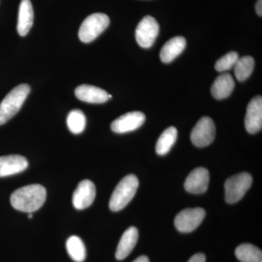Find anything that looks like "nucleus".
Here are the masks:
<instances>
[{
  "label": "nucleus",
  "instance_id": "f257e3e1",
  "mask_svg": "<svg viewBox=\"0 0 262 262\" xmlns=\"http://www.w3.org/2000/svg\"><path fill=\"white\" fill-rule=\"evenodd\" d=\"M46 196V188L39 184H32L15 190L10 196V203L15 209L31 213L43 206Z\"/></svg>",
  "mask_w": 262,
  "mask_h": 262
},
{
  "label": "nucleus",
  "instance_id": "f03ea898",
  "mask_svg": "<svg viewBox=\"0 0 262 262\" xmlns=\"http://www.w3.org/2000/svg\"><path fill=\"white\" fill-rule=\"evenodd\" d=\"M30 91L29 84H19L5 96L0 103V125H4L18 113Z\"/></svg>",
  "mask_w": 262,
  "mask_h": 262
},
{
  "label": "nucleus",
  "instance_id": "7ed1b4c3",
  "mask_svg": "<svg viewBox=\"0 0 262 262\" xmlns=\"http://www.w3.org/2000/svg\"><path fill=\"white\" fill-rule=\"evenodd\" d=\"M139 184V179L134 174L124 177L117 184L110 198V210L120 211L127 206L135 196Z\"/></svg>",
  "mask_w": 262,
  "mask_h": 262
},
{
  "label": "nucleus",
  "instance_id": "20e7f679",
  "mask_svg": "<svg viewBox=\"0 0 262 262\" xmlns=\"http://www.w3.org/2000/svg\"><path fill=\"white\" fill-rule=\"evenodd\" d=\"M110 23V18L104 13H97L89 15L81 24L79 38L82 42H92L106 30Z\"/></svg>",
  "mask_w": 262,
  "mask_h": 262
},
{
  "label": "nucleus",
  "instance_id": "39448f33",
  "mask_svg": "<svg viewBox=\"0 0 262 262\" xmlns=\"http://www.w3.org/2000/svg\"><path fill=\"white\" fill-rule=\"evenodd\" d=\"M252 177L248 173H241L227 179L225 182V200L229 204L241 201L252 185Z\"/></svg>",
  "mask_w": 262,
  "mask_h": 262
},
{
  "label": "nucleus",
  "instance_id": "423d86ee",
  "mask_svg": "<svg viewBox=\"0 0 262 262\" xmlns=\"http://www.w3.org/2000/svg\"><path fill=\"white\" fill-rule=\"evenodd\" d=\"M159 32V24L156 19L151 15H146L136 27V42L141 48H151L156 40Z\"/></svg>",
  "mask_w": 262,
  "mask_h": 262
},
{
  "label": "nucleus",
  "instance_id": "0eeeda50",
  "mask_svg": "<svg viewBox=\"0 0 262 262\" xmlns=\"http://www.w3.org/2000/svg\"><path fill=\"white\" fill-rule=\"evenodd\" d=\"M206 211L203 208H187L177 214L175 226L179 232L189 233L195 230L204 220Z\"/></svg>",
  "mask_w": 262,
  "mask_h": 262
},
{
  "label": "nucleus",
  "instance_id": "6e6552de",
  "mask_svg": "<svg viewBox=\"0 0 262 262\" xmlns=\"http://www.w3.org/2000/svg\"><path fill=\"white\" fill-rule=\"evenodd\" d=\"M215 136L214 122L209 117H202L191 133V141L198 147L210 145Z\"/></svg>",
  "mask_w": 262,
  "mask_h": 262
},
{
  "label": "nucleus",
  "instance_id": "1a4fd4ad",
  "mask_svg": "<svg viewBox=\"0 0 262 262\" xmlns=\"http://www.w3.org/2000/svg\"><path fill=\"white\" fill-rule=\"evenodd\" d=\"M96 191L94 183L90 180H83L79 183L72 196V203L76 209L83 210L89 208L94 203Z\"/></svg>",
  "mask_w": 262,
  "mask_h": 262
},
{
  "label": "nucleus",
  "instance_id": "9d476101",
  "mask_svg": "<svg viewBox=\"0 0 262 262\" xmlns=\"http://www.w3.org/2000/svg\"><path fill=\"white\" fill-rule=\"evenodd\" d=\"M145 120V115L141 112H131L122 115L113 121L111 128L116 134H125L140 127Z\"/></svg>",
  "mask_w": 262,
  "mask_h": 262
},
{
  "label": "nucleus",
  "instance_id": "9b49d317",
  "mask_svg": "<svg viewBox=\"0 0 262 262\" xmlns=\"http://www.w3.org/2000/svg\"><path fill=\"white\" fill-rule=\"evenodd\" d=\"M245 126L249 134L259 132L262 127V98L261 96L252 98L248 103Z\"/></svg>",
  "mask_w": 262,
  "mask_h": 262
},
{
  "label": "nucleus",
  "instance_id": "f8f14e48",
  "mask_svg": "<svg viewBox=\"0 0 262 262\" xmlns=\"http://www.w3.org/2000/svg\"><path fill=\"white\" fill-rule=\"evenodd\" d=\"M209 179V172L206 168L194 169L186 179L184 188L188 192L202 194L208 189Z\"/></svg>",
  "mask_w": 262,
  "mask_h": 262
},
{
  "label": "nucleus",
  "instance_id": "ddd939ff",
  "mask_svg": "<svg viewBox=\"0 0 262 262\" xmlns=\"http://www.w3.org/2000/svg\"><path fill=\"white\" fill-rule=\"evenodd\" d=\"M27 160L21 155H11L0 157V177H9L21 173L28 168Z\"/></svg>",
  "mask_w": 262,
  "mask_h": 262
},
{
  "label": "nucleus",
  "instance_id": "4468645a",
  "mask_svg": "<svg viewBox=\"0 0 262 262\" xmlns=\"http://www.w3.org/2000/svg\"><path fill=\"white\" fill-rule=\"evenodd\" d=\"M75 96L80 101L91 103H105L112 98L104 90L90 84L78 86L75 89Z\"/></svg>",
  "mask_w": 262,
  "mask_h": 262
},
{
  "label": "nucleus",
  "instance_id": "2eb2a0df",
  "mask_svg": "<svg viewBox=\"0 0 262 262\" xmlns=\"http://www.w3.org/2000/svg\"><path fill=\"white\" fill-rule=\"evenodd\" d=\"M139 239V232L135 227H130L122 234L117 246L115 256L117 260H123L135 248Z\"/></svg>",
  "mask_w": 262,
  "mask_h": 262
},
{
  "label": "nucleus",
  "instance_id": "dca6fc26",
  "mask_svg": "<svg viewBox=\"0 0 262 262\" xmlns=\"http://www.w3.org/2000/svg\"><path fill=\"white\" fill-rule=\"evenodd\" d=\"M34 22V10L30 0H21L19 6L17 30L19 35H27Z\"/></svg>",
  "mask_w": 262,
  "mask_h": 262
},
{
  "label": "nucleus",
  "instance_id": "f3484780",
  "mask_svg": "<svg viewBox=\"0 0 262 262\" xmlns=\"http://www.w3.org/2000/svg\"><path fill=\"white\" fill-rule=\"evenodd\" d=\"M186 46L187 42L184 37L179 36L169 39L160 51V59L163 63H170L184 51Z\"/></svg>",
  "mask_w": 262,
  "mask_h": 262
},
{
  "label": "nucleus",
  "instance_id": "a211bd4d",
  "mask_svg": "<svg viewBox=\"0 0 262 262\" xmlns=\"http://www.w3.org/2000/svg\"><path fill=\"white\" fill-rule=\"evenodd\" d=\"M234 89L233 77L229 74H222L215 79L211 86V94L215 99L222 100L228 97Z\"/></svg>",
  "mask_w": 262,
  "mask_h": 262
},
{
  "label": "nucleus",
  "instance_id": "6ab92c4d",
  "mask_svg": "<svg viewBox=\"0 0 262 262\" xmlns=\"http://www.w3.org/2000/svg\"><path fill=\"white\" fill-rule=\"evenodd\" d=\"M178 131L175 127H169L163 131L157 141L156 151L159 155H165L169 152L177 141Z\"/></svg>",
  "mask_w": 262,
  "mask_h": 262
},
{
  "label": "nucleus",
  "instance_id": "aec40b11",
  "mask_svg": "<svg viewBox=\"0 0 262 262\" xmlns=\"http://www.w3.org/2000/svg\"><path fill=\"white\" fill-rule=\"evenodd\" d=\"M235 256L241 262H262V252L252 244L239 245L236 248Z\"/></svg>",
  "mask_w": 262,
  "mask_h": 262
},
{
  "label": "nucleus",
  "instance_id": "412c9836",
  "mask_svg": "<svg viewBox=\"0 0 262 262\" xmlns=\"http://www.w3.org/2000/svg\"><path fill=\"white\" fill-rule=\"evenodd\" d=\"M66 248L71 258L75 262H82L85 259V246L82 239L77 236H72L67 239Z\"/></svg>",
  "mask_w": 262,
  "mask_h": 262
},
{
  "label": "nucleus",
  "instance_id": "4be33fe9",
  "mask_svg": "<svg viewBox=\"0 0 262 262\" xmlns=\"http://www.w3.org/2000/svg\"><path fill=\"white\" fill-rule=\"evenodd\" d=\"M255 61L251 56H244L239 58L234 65V75L239 82L247 80L252 74L254 68Z\"/></svg>",
  "mask_w": 262,
  "mask_h": 262
},
{
  "label": "nucleus",
  "instance_id": "5701e85b",
  "mask_svg": "<svg viewBox=\"0 0 262 262\" xmlns=\"http://www.w3.org/2000/svg\"><path fill=\"white\" fill-rule=\"evenodd\" d=\"M67 126L72 134H80L83 132L86 125V117L79 110H74L69 113L67 119Z\"/></svg>",
  "mask_w": 262,
  "mask_h": 262
},
{
  "label": "nucleus",
  "instance_id": "b1692460",
  "mask_svg": "<svg viewBox=\"0 0 262 262\" xmlns=\"http://www.w3.org/2000/svg\"><path fill=\"white\" fill-rule=\"evenodd\" d=\"M238 58V54L236 52H229L216 61L215 64V70L219 72L230 70L237 63Z\"/></svg>",
  "mask_w": 262,
  "mask_h": 262
},
{
  "label": "nucleus",
  "instance_id": "393cba45",
  "mask_svg": "<svg viewBox=\"0 0 262 262\" xmlns=\"http://www.w3.org/2000/svg\"><path fill=\"white\" fill-rule=\"evenodd\" d=\"M188 262H206V256L203 253H196Z\"/></svg>",
  "mask_w": 262,
  "mask_h": 262
},
{
  "label": "nucleus",
  "instance_id": "a878e982",
  "mask_svg": "<svg viewBox=\"0 0 262 262\" xmlns=\"http://www.w3.org/2000/svg\"><path fill=\"white\" fill-rule=\"evenodd\" d=\"M256 11L259 16L262 15V0H258L256 4Z\"/></svg>",
  "mask_w": 262,
  "mask_h": 262
},
{
  "label": "nucleus",
  "instance_id": "bb28decb",
  "mask_svg": "<svg viewBox=\"0 0 262 262\" xmlns=\"http://www.w3.org/2000/svg\"><path fill=\"white\" fill-rule=\"evenodd\" d=\"M133 262H149V258L146 257V256H141L139 258H136Z\"/></svg>",
  "mask_w": 262,
  "mask_h": 262
},
{
  "label": "nucleus",
  "instance_id": "cd10ccee",
  "mask_svg": "<svg viewBox=\"0 0 262 262\" xmlns=\"http://www.w3.org/2000/svg\"><path fill=\"white\" fill-rule=\"evenodd\" d=\"M28 218L29 219H32L33 218V215H32V213H29V214L28 215Z\"/></svg>",
  "mask_w": 262,
  "mask_h": 262
}]
</instances>
